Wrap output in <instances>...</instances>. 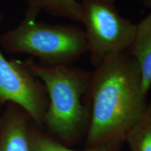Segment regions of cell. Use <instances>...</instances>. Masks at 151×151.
<instances>
[{
  "label": "cell",
  "instance_id": "ba28073f",
  "mask_svg": "<svg viewBox=\"0 0 151 151\" xmlns=\"http://www.w3.org/2000/svg\"><path fill=\"white\" fill-rule=\"evenodd\" d=\"M27 5L25 14L37 17L41 11L50 16L81 21L82 7L78 0H24Z\"/></svg>",
  "mask_w": 151,
  "mask_h": 151
},
{
  "label": "cell",
  "instance_id": "7a4b0ae2",
  "mask_svg": "<svg viewBox=\"0 0 151 151\" xmlns=\"http://www.w3.org/2000/svg\"><path fill=\"white\" fill-rule=\"evenodd\" d=\"M22 62L46 88L48 104L43 123L65 139L76 137L89 123L90 110L83 98L90 88L92 71L72 65L47 66L32 59Z\"/></svg>",
  "mask_w": 151,
  "mask_h": 151
},
{
  "label": "cell",
  "instance_id": "6da1fadb",
  "mask_svg": "<svg viewBox=\"0 0 151 151\" xmlns=\"http://www.w3.org/2000/svg\"><path fill=\"white\" fill-rule=\"evenodd\" d=\"M86 148L121 144L148 104L139 66L128 52L107 55L92 71Z\"/></svg>",
  "mask_w": 151,
  "mask_h": 151
},
{
  "label": "cell",
  "instance_id": "5b68a950",
  "mask_svg": "<svg viewBox=\"0 0 151 151\" xmlns=\"http://www.w3.org/2000/svg\"><path fill=\"white\" fill-rule=\"evenodd\" d=\"M3 15L0 14V24ZM19 106L37 124H42L48 104L46 88L22 60H8L0 50V104Z\"/></svg>",
  "mask_w": 151,
  "mask_h": 151
},
{
  "label": "cell",
  "instance_id": "277c9868",
  "mask_svg": "<svg viewBox=\"0 0 151 151\" xmlns=\"http://www.w3.org/2000/svg\"><path fill=\"white\" fill-rule=\"evenodd\" d=\"M88 52L96 67L109 55L127 52L135 37L137 24L124 18L115 0H81Z\"/></svg>",
  "mask_w": 151,
  "mask_h": 151
},
{
  "label": "cell",
  "instance_id": "3957f363",
  "mask_svg": "<svg viewBox=\"0 0 151 151\" xmlns=\"http://www.w3.org/2000/svg\"><path fill=\"white\" fill-rule=\"evenodd\" d=\"M0 46L6 53L30 55L47 66L72 65L88 52L83 27L38 22L25 14L18 26L1 35Z\"/></svg>",
  "mask_w": 151,
  "mask_h": 151
},
{
  "label": "cell",
  "instance_id": "9c48e42d",
  "mask_svg": "<svg viewBox=\"0 0 151 151\" xmlns=\"http://www.w3.org/2000/svg\"><path fill=\"white\" fill-rule=\"evenodd\" d=\"M124 141L127 142L130 151H151V103L128 132Z\"/></svg>",
  "mask_w": 151,
  "mask_h": 151
},
{
  "label": "cell",
  "instance_id": "30bf717a",
  "mask_svg": "<svg viewBox=\"0 0 151 151\" xmlns=\"http://www.w3.org/2000/svg\"><path fill=\"white\" fill-rule=\"evenodd\" d=\"M32 139V151H120V144H108L83 150H73L46 137L37 136Z\"/></svg>",
  "mask_w": 151,
  "mask_h": 151
},
{
  "label": "cell",
  "instance_id": "52a82bcc",
  "mask_svg": "<svg viewBox=\"0 0 151 151\" xmlns=\"http://www.w3.org/2000/svg\"><path fill=\"white\" fill-rule=\"evenodd\" d=\"M143 4L150 11L137 24L134 39L127 52L139 66L143 90L147 95L151 87V0H143Z\"/></svg>",
  "mask_w": 151,
  "mask_h": 151
},
{
  "label": "cell",
  "instance_id": "8992f818",
  "mask_svg": "<svg viewBox=\"0 0 151 151\" xmlns=\"http://www.w3.org/2000/svg\"><path fill=\"white\" fill-rule=\"evenodd\" d=\"M29 118L19 106L11 103L2 119L0 151H32L28 130Z\"/></svg>",
  "mask_w": 151,
  "mask_h": 151
}]
</instances>
